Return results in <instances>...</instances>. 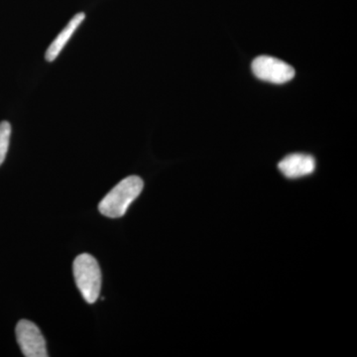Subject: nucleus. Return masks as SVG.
Segmentation results:
<instances>
[{
	"label": "nucleus",
	"instance_id": "nucleus-5",
	"mask_svg": "<svg viewBox=\"0 0 357 357\" xmlns=\"http://www.w3.org/2000/svg\"><path fill=\"white\" fill-rule=\"evenodd\" d=\"M278 168L280 172L289 178L305 177L314 172L316 161L311 155L291 154L281 160Z\"/></svg>",
	"mask_w": 357,
	"mask_h": 357
},
{
	"label": "nucleus",
	"instance_id": "nucleus-7",
	"mask_svg": "<svg viewBox=\"0 0 357 357\" xmlns=\"http://www.w3.org/2000/svg\"><path fill=\"white\" fill-rule=\"evenodd\" d=\"M11 126L8 121L0 122V166L3 164L10 141Z\"/></svg>",
	"mask_w": 357,
	"mask_h": 357
},
{
	"label": "nucleus",
	"instance_id": "nucleus-6",
	"mask_svg": "<svg viewBox=\"0 0 357 357\" xmlns=\"http://www.w3.org/2000/svg\"><path fill=\"white\" fill-rule=\"evenodd\" d=\"M84 18H86L84 13H81L76 14V15L70 20V22L66 25L64 29L59 33L58 36L52 42L49 48L47 49L46 54H45V59H46L47 62H53V61H55L56 59L58 58L61 52L64 49L66 44L72 38L73 35L77 31L79 26L83 23Z\"/></svg>",
	"mask_w": 357,
	"mask_h": 357
},
{
	"label": "nucleus",
	"instance_id": "nucleus-3",
	"mask_svg": "<svg viewBox=\"0 0 357 357\" xmlns=\"http://www.w3.org/2000/svg\"><path fill=\"white\" fill-rule=\"evenodd\" d=\"M251 68L258 79L272 84H285L295 77L292 66L270 56L255 58Z\"/></svg>",
	"mask_w": 357,
	"mask_h": 357
},
{
	"label": "nucleus",
	"instance_id": "nucleus-2",
	"mask_svg": "<svg viewBox=\"0 0 357 357\" xmlns=\"http://www.w3.org/2000/svg\"><path fill=\"white\" fill-rule=\"evenodd\" d=\"M77 287L89 304H93L102 289V272L93 256L84 253L77 256L73 265Z\"/></svg>",
	"mask_w": 357,
	"mask_h": 357
},
{
	"label": "nucleus",
	"instance_id": "nucleus-4",
	"mask_svg": "<svg viewBox=\"0 0 357 357\" xmlns=\"http://www.w3.org/2000/svg\"><path fill=\"white\" fill-rule=\"evenodd\" d=\"M16 338L23 356L47 357L46 342L38 326L27 319H21L16 326Z\"/></svg>",
	"mask_w": 357,
	"mask_h": 357
},
{
	"label": "nucleus",
	"instance_id": "nucleus-1",
	"mask_svg": "<svg viewBox=\"0 0 357 357\" xmlns=\"http://www.w3.org/2000/svg\"><path fill=\"white\" fill-rule=\"evenodd\" d=\"M143 187L144 183L138 176H129L123 178L102 199L98 210L107 218L123 217L129 206L139 197Z\"/></svg>",
	"mask_w": 357,
	"mask_h": 357
}]
</instances>
